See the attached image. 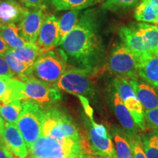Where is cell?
Returning a JSON list of instances; mask_svg holds the SVG:
<instances>
[{"label":"cell","mask_w":158,"mask_h":158,"mask_svg":"<svg viewBox=\"0 0 158 158\" xmlns=\"http://www.w3.org/2000/svg\"><path fill=\"white\" fill-rule=\"evenodd\" d=\"M1 145L10 158H25L29 151L15 124L5 122Z\"/></svg>","instance_id":"cell-11"},{"label":"cell","mask_w":158,"mask_h":158,"mask_svg":"<svg viewBox=\"0 0 158 158\" xmlns=\"http://www.w3.org/2000/svg\"><path fill=\"white\" fill-rule=\"evenodd\" d=\"M86 124L92 153L99 158H116L113 141L107 129L94 119L86 120Z\"/></svg>","instance_id":"cell-9"},{"label":"cell","mask_w":158,"mask_h":158,"mask_svg":"<svg viewBox=\"0 0 158 158\" xmlns=\"http://www.w3.org/2000/svg\"><path fill=\"white\" fill-rule=\"evenodd\" d=\"M137 62L138 76L158 89V55H147Z\"/></svg>","instance_id":"cell-19"},{"label":"cell","mask_w":158,"mask_h":158,"mask_svg":"<svg viewBox=\"0 0 158 158\" xmlns=\"http://www.w3.org/2000/svg\"><path fill=\"white\" fill-rule=\"evenodd\" d=\"M23 82L17 78L0 76V106L23 100Z\"/></svg>","instance_id":"cell-16"},{"label":"cell","mask_w":158,"mask_h":158,"mask_svg":"<svg viewBox=\"0 0 158 158\" xmlns=\"http://www.w3.org/2000/svg\"><path fill=\"white\" fill-rule=\"evenodd\" d=\"M130 141L133 152V158H147L144 152L141 135H138L130 138Z\"/></svg>","instance_id":"cell-31"},{"label":"cell","mask_w":158,"mask_h":158,"mask_svg":"<svg viewBox=\"0 0 158 158\" xmlns=\"http://www.w3.org/2000/svg\"><path fill=\"white\" fill-rule=\"evenodd\" d=\"M0 36L11 49L21 48L29 43L21 36L18 26L15 23L2 26L0 29Z\"/></svg>","instance_id":"cell-23"},{"label":"cell","mask_w":158,"mask_h":158,"mask_svg":"<svg viewBox=\"0 0 158 158\" xmlns=\"http://www.w3.org/2000/svg\"><path fill=\"white\" fill-rule=\"evenodd\" d=\"M23 7L28 9L47 10L51 4V0H19Z\"/></svg>","instance_id":"cell-33"},{"label":"cell","mask_w":158,"mask_h":158,"mask_svg":"<svg viewBox=\"0 0 158 158\" xmlns=\"http://www.w3.org/2000/svg\"><path fill=\"white\" fill-rule=\"evenodd\" d=\"M23 109L15 125L24 140L27 149L42 135L43 108L31 100H23Z\"/></svg>","instance_id":"cell-4"},{"label":"cell","mask_w":158,"mask_h":158,"mask_svg":"<svg viewBox=\"0 0 158 158\" xmlns=\"http://www.w3.org/2000/svg\"><path fill=\"white\" fill-rule=\"evenodd\" d=\"M9 49L10 48L8 45L4 41L2 37L0 36V56H2L6 51L9 50Z\"/></svg>","instance_id":"cell-36"},{"label":"cell","mask_w":158,"mask_h":158,"mask_svg":"<svg viewBox=\"0 0 158 158\" xmlns=\"http://www.w3.org/2000/svg\"><path fill=\"white\" fill-rule=\"evenodd\" d=\"M11 50L18 58L30 66H32L37 58L43 54L35 43H31L21 48Z\"/></svg>","instance_id":"cell-27"},{"label":"cell","mask_w":158,"mask_h":158,"mask_svg":"<svg viewBox=\"0 0 158 158\" xmlns=\"http://www.w3.org/2000/svg\"><path fill=\"white\" fill-rule=\"evenodd\" d=\"M136 29L143 38L149 54L158 55V27L147 23H138Z\"/></svg>","instance_id":"cell-20"},{"label":"cell","mask_w":158,"mask_h":158,"mask_svg":"<svg viewBox=\"0 0 158 158\" xmlns=\"http://www.w3.org/2000/svg\"><path fill=\"white\" fill-rule=\"evenodd\" d=\"M22 109V102L21 100H15L0 106V115L6 122L16 124Z\"/></svg>","instance_id":"cell-28"},{"label":"cell","mask_w":158,"mask_h":158,"mask_svg":"<svg viewBox=\"0 0 158 158\" xmlns=\"http://www.w3.org/2000/svg\"><path fill=\"white\" fill-rule=\"evenodd\" d=\"M45 9H29L19 23L20 35L27 42L35 43L43 21L48 13Z\"/></svg>","instance_id":"cell-13"},{"label":"cell","mask_w":158,"mask_h":158,"mask_svg":"<svg viewBox=\"0 0 158 158\" xmlns=\"http://www.w3.org/2000/svg\"><path fill=\"white\" fill-rule=\"evenodd\" d=\"M80 10H69L59 19V45L78 23Z\"/></svg>","instance_id":"cell-25"},{"label":"cell","mask_w":158,"mask_h":158,"mask_svg":"<svg viewBox=\"0 0 158 158\" xmlns=\"http://www.w3.org/2000/svg\"><path fill=\"white\" fill-rule=\"evenodd\" d=\"M4 127H5V122H4L3 118L0 115V145H1L2 138V134L4 132Z\"/></svg>","instance_id":"cell-37"},{"label":"cell","mask_w":158,"mask_h":158,"mask_svg":"<svg viewBox=\"0 0 158 158\" xmlns=\"http://www.w3.org/2000/svg\"><path fill=\"white\" fill-rule=\"evenodd\" d=\"M128 81L135 96L143 106L144 111L158 107V94L153 86L139 80L138 78Z\"/></svg>","instance_id":"cell-17"},{"label":"cell","mask_w":158,"mask_h":158,"mask_svg":"<svg viewBox=\"0 0 158 158\" xmlns=\"http://www.w3.org/2000/svg\"><path fill=\"white\" fill-rule=\"evenodd\" d=\"M87 143L81 138H53L41 135L29 149L33 158H88Z\"/></svg>","instance_id":"cell-2"},{"label":"cell","mask_w":158,"mask_h":158,"mask_svg":"<svg viewBox=\"0 0 158 158\" xmlns=\"http://www.w3.org/2000/svg\"><path fill=\"white\" fill-rule=\"evenodd\" d=\"M141 0H105L102 4L101 8L107 10L116 11L118 10L131 8L141 2Z\"/></svg>","instance_id":"cell-30"},{"label":"cell","mask_w":158,"mask_h":158,"mask_svg":"<svg viewBox=\"0 0 158 158\" xmlns=\"http://www.w3.org/2000/svg\"><path fill=\"white\" fill-rule=\"evenodd\" d=\"M95 70L96 69L70 67L55 85L59 90L77 96H92L94 94L92 77Z\"/></svg>","instance_id":"cell-6"},{"label":"cell","mask_w":158,"mask_h":158,"mask_svg":"<svg viewBox=\"0 0 158 158\" xmlns=\"http://www.w3.org/2000/svg\"><path fill=\"white\" fill-rule=\"evenodd\" d=\"M101 0H51L56 10H81L92 7Z\"/></svg>","instance_id":"cell-26"},{"label":"cell","mask_w":158,"mask_h":158,"mask_svg":"<svg viewBox=\"0 0 158 158\" xmlns=\"http://www.w3.org/2000/svg\"><path fill=\"white\" fill-rule=\"evenodd\" d=\"M144 118L147 127L158 130V107L144 111Z\"/></svg>","instance_id":"cell-32"},{"label":"cell","mask_w":158,"mask_h":158,"mask_svg":"<svg viewBox=\"0 0 158 158\" xmlns=\"http://www.w3.org/2000/svg\"><path fill=\"white\" fill-rule=\"evenodd\" d=\"M2 56L5 59L9 68L14 73L17 78H21L22 77L27 76H31V69L32 66L26 64L25 62L18 58L13 54L11 48L6 51Z\"/></svg>","instance_id":"cell-24"},{"label":"cell","mask_w":158,"mask_h":158,"mask_svg":"<svg viewBox=\"0 0 158 158\" xmlns=\"http://www.w3.org/2000/svg\"><path fill=\"white\" fill-rule=\"evenodd\" d=\"M141 137L147 157L158 158V130L143 133Z\"/></svg>","instance_id":"cell-29"},{"label":"cell","mask_w":158,"mask_h":158,"mask_svg":"<svg viewBox=\"0 0 158 158\" xmlns=\"http://www.w3.org/2000/svg\"><path fill=\"white\" fill-rule=\"evenodd\" d=\"M155 24L158 27V13H157V19H156V22H155Z\"/></svg>","instance_id":"cell-39"},{"label":"cell","mask_w":158,"mask_h":158,"mask_svg":"<svg viewBox=\"0 0 158 158\" xmlns=\"http://www.w3.org/2000/svg\"><path fill=\"white\" fill-rule=\"evenodd\" d=\"M28 10L17 0H0V25L19 23Z\"/></svg>","instance_id":"cell-18"},{"label":"cell","mask_w":158,"mask_h":158,"mask_svg":"<svg viewBox=\"0 0 158 158\" xmlns=\"http://www.w3.org/2000/svg\"><path fill=\"white\" fill-rule=\"evenodd\" d=\"M2 25H0V29H2Z\"/></svg>","instance_id":"cell-41"},{"label":"cell","mask_w":158,"mask_h":158,"mask_svg":"<svg viewBox=\"0 0 158 158\" xmlns=\"http://www.w3.org/2000/svg\"><path fill=\"white\" fill-rule=\"evenodd\" d=\"M35 44L42 53L54 50L59 46V19L56 15L47 14Z\"/></svg>","instance_id":"cell-12"},{"label":"cell","mask_w":158,"mask_h":158,"mask_svg":"<svg viewBox=\"0 0 158 158\" xmlns=\"http://www.w3.org/2000/svg\"><path fill=\"white\" fill-rule=\"evenodd\" d=\"M18 79L23 84V100H31L43 108H46L52 106L61 100L60 90L55 84L43 81L32 76Z\"/></svg>","instance_id":"cell-7"},{"label":"cell","mask_w":158,"mask_h":158,"mask_svg":"<svg viewBox=\"0 0 158 158\" xmlns=\"http://www.w3.org/2000/svg\"><path fill=\"white\" fill-rule=\"evenodd\" d=\"M108 68L116 78L127 80L138 78L137 59L123 43L114 48L108 59Z\"/></svg>","instance_id":"cell-8"},{"label":"cell","mask_w":158,"mask_h":158,"mask_svg":"<svg viewBox=\"0 0 158 158\" xmlns=\"http://www.w3.org/2000/svg\"><path fill=\"white\" fill-rule=\"evenodd\" d=\"M158 13V0H141L136 7L134 17L142 23H155Z\"/></svg>","instance_id":"cell-21"},{"label":"cell","mask_w":158,"mask_h":158,"mask_svg":"<svg viewBox=\"0 0 158 158\" xmlns=\"http://www.w3.org/2000/svg\"><path fill=\"white\" fill-rule=\"evenodd\" d=\"M114 111L117 118L118 121L123 128L124 132L127 134L130 138H134L138 135V129L137 124L134 121L133 116H131L130 111L124 106L122 100L118 96L116 92H114L112 98Z\"/></svg>","instance_id":"cell-15"},{"label":"cell","mask_w":158,"mask_h":158,"mask_svg":"<svg viewBox=\"0 0 158 158\" xmlns=\"http://www.w3.org/2000/svg\"><path fill=\"white\" fill-rule=\"evenodd\" d=\"M114 86L139 129L143 131L146 130L147 124L144 118L143 106L134 93L129 81L125 78H116L114 80Z\"/></svg>","instance_id":"cell-10"},{"label":"cell","mask_w":158,"mask_h":158,"mask_svg":"<svg viewBox=\"0 0 158 158\" xmlns=\"http://www.w3.org/2000/svg\"><path fill=\"white\" fill-rule=\"evenodd\" d=\"M116 158H133L131 144L127 134L118 128L112 130Z\"/></svg>","instance_id":"cell-22"},{"label":"cell","mask_w":158,"mask_h":158,"mask_svg":"<svg viewBox=\"0 0 158 158\" xmlns=\"http://www.w3.org/2000/svg\"><path fill=\"white\" fill-rule=\"evenodd\" d=\"M25 158H33V157H31V156H30V155H29V157H28V156H27V157H26Z\"/></svg>","instance_id":"cell-40"},{"label":"cell","mask_w":158,"mask_h":158,"mask_svg":"<svg viewBox=\"0 0 158 158\" xmlns=\"http://www.w3.org/2000/svg\"><path fill=\"white\" fill-rule=\"evenodd\" d=\"M0 158H10L7 154L5 153V150L3 149L2 145H0Z\"/></svg>","instance_id":"cell-38"},{"label":"cell","mask_w":158,"mask_h":158,"mask_svg":"<svg viewBox=\"0 0 158 158\" xmlns=\"http://www.w3.org/2000/svg\"><path fill=\"white\" fill-rule=\"evenodd\" d=\"M0 76L16 78L14 73L9 68L8 64L6 62L5 59L2 56H0Z\"/></svg>","instance_id":"cell-34"},{"label":"cell","mask_w":158,"mask_h":158,"mask_svg":"<svg viewBox=\"0 0 158 158\" xmlns=\"http://www.w3.org/2000/svg\"><path fill=\"white\" fill-rule=\"evenodd\" d=\"M42 135L53 138L81 137L70 116L54 106L43 108Z\"/></svg>","instance_id":"cell-3"},{"label":"cell","mask_w":158,"mask_h":158,"mask_svg":"<svg viewBox=\"0 0 158 158\" xmlns=\"http://www.w3.org/2000/svg\"><path fill=\"white\" fill-rule=\"evenodd\" d=\"M78 97L80 99V101L81 102L83 107H84L86 116H88L89 119H93V110L89 105L88 99L83 95H78Z\"/></svg>","instance_id":"cell-35"},{"label":"cell","mask_w":158,"mask_h":158,"mask_svg":"<svg viewBox=\"0 0 158 158\" xmlns=\"http://www.w3.org/2000/svg\"><path fill=\"white\" fill-rule=\"evenodd\" d=\"M118 35L122 40V43L135 55L137 62L143 57L150 54L146 48L143 38L135 26L122 27L118 29Z\"/></svg>","instance_id":"cell-14"},{"label":"cell","mask_w":158,"mask_h":158,"mask_svg":"<svg viewBox=\"0 0 158 158\" xmlns=\"http://www.w3.org/2000/svg\"><path fill=\"white\" fill-rule=\"evenodd\" d=\"M59 48L67 62L73 63L77 68L96 69L102 55V43L94 10L83 12Z\"/></svg>","instance_id":"cell-1"},{"label":"cell","mask_w":158,"mask_h":158,"mask_svg":"<svg viewBox=\"0 0 158 158\" xmlns=\"http://www.w3.org/2000/svg\"><path fill=\"white\" fill-rule=\"evenodd\" d=\"M68 62L59 50H51L40 54L31 69V75L39 80L56 84L68 68Z\"/></svg>","instance_id":"cell-5"}]
</instances>
